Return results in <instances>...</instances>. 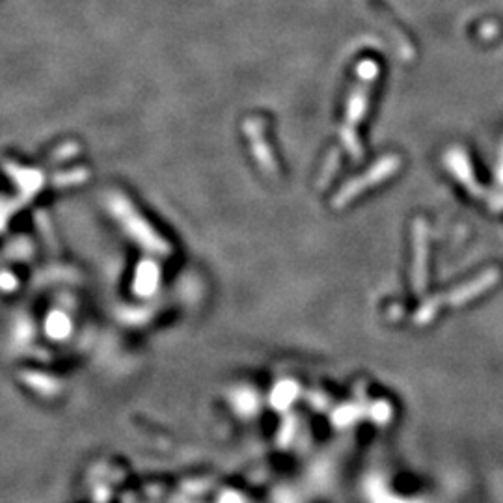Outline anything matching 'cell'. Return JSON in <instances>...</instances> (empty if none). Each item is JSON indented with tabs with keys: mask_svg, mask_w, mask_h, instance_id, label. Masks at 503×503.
<instances>
[{
	"mask_svg": "<svg viewBox=\"0 0 503 503\" xmlns=\"http://www.w3.org/2000/svg\"><path fill=\"white\" fill-rule=\"evenodd\" d=\"M498 280H500V272L496 269H489V271L481 272L478 278L470 280L468 284L455 287L449 293H442V295H434V297L427 298L425 302L419 306L418 311L414 313V323L418 326H423V324L431 323L440 311V308H444V306H465V304L476 300L483 293L492 289L498 284Z\"/></svg>",
	"mask_w": 503,
	"mask_h": 503,
	"instance_id": "6da1fadb",
	"label": "cell"
},
{
	"mask_svg": "<svg viewBox=\"0 0 503 503\" xmlns=\"http://www.w3.org/2000/svg\"><path fill=\"white\" fill-rule=\"evenodd\" d=\"M412 291L423 295L427 287V263H429V230L423 219L412 226Z\"/></svg>",
	"mask_w": 503,
	"mask_h": 503,
	"instance_id": "7a4b0ae2",
	"label": "cell"
},
{
	"mask_svg": "<svg viewBox=\"0 0 503 503\" xmlns=\"http://www.w3.org/2000/svg\"><path fill=\"white\" fill-rule=\"evenodd\" d=\"M371 414H373V419L379 423V425H388L390 423V419H392V407H390V403L388 401H377L371 408Z\"/></svg>",
	"mask_w": 503,
	"mask_h": 503,
	"instance_id": "3957f363",
	"label": "cell"
}]
</instances>
